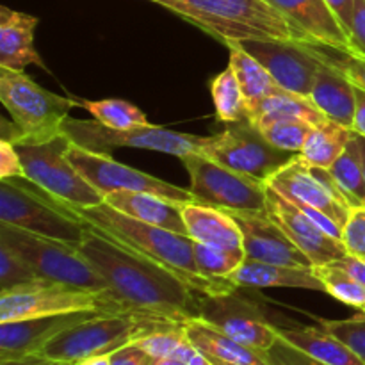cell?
<instances>
[{
	"label": "cell",
	"mask_w": 365,
	"mask_h": 365,
	"mask_svg": "<svg viewBox=\"0 0 365 365\" xmlns=\"http://www.w3.org/2000/svg\"><path fill=\"white\" fill-rule=\"evenodd\" d=\"M356 88V109H355V120H353L351 130L356 132L359 135L365 138V89Z\"/></svg>",
	"instance_id": "cell-49"
},
{
	"label": "cell",
	"mask_w": 365,
	"mask_h": 365,
	"mask_svg": "<svg viewBox=\"0 0 365 365\" xmlns=\"http://www.w3.org/2000/svg\"><path fill=\"white\" fill-rule=\"evenodd\" d=\"M273 116L302 118V120L312 123L314 127L319 125L321 121L328 120V118L317 109V106L312 102L310 96L287 91V89L284 88H278L277 91L271 93L267 98H264L262 102L257 103L253 109L248 110V121H252V123H257V121L264 120V118Z\"/></svg>",
	"instance_id": "cell-30"
},
{
	"label": "cell",
	"mask_w": 365,
	"mask_h": 365,
	"mask_svg": "<svg viewBox=\"0 0 365 365\" xmlns=\"http://www.w3.org/2000/svg\"><path fill=\"white\" fill-rule=\"evenodd\" d=\"M180 160L191 178L189 191L196 202L230 212L266 210L267 185L264 180L230 170L202 153H187Z\"/></svg>",
	"instance_id": "cell-10"
},
{
	"label": "cell",
	"mask_w": 365,
	"mask_h": 365,
	"mask_svg": "<svg viewBox=\"0 0 365 365\" xmlns=\"http://www.w3.org/2000/svg\"><path fill=\"white\" fill-rule=\"evenodd\" d=\"M210 96H212L214 109L217 121L223 123H237L248 120V106L245 95L239 86L237 77L230 66L217 73L209 82Z\"/></svg>",
	"instance_id": "cell-33"
},
{
	"label": "cell",
	"mask_w": 365,
	"mask_h": 365,
	"mask_svg": "<svg viewBox=\"0 0 365 365\" xmlns=\"http://www.w3.org/2000/svg\"><path fill=\"white\" fill-rule=\"evenodd\" d=\"M78 107H84L93 120L103 127L114 130H130V128L148 127L152 125L146 114L134 103L127 100L106 98V100H77Z\"/></svg>",
	"instance_id": "cell-32"
},
{
	"label": "cell",
	"mask_w": 365,
	"mask_h": 365,
	"mask_svg": "<svg viewBox=\"0 0 365 365\" xmlns=\"http://www.w3.org/2000/svg\"><path fill=\"white\" fill-rule=\"evenodd\" d=\"M266 184L294 205H307L321 210L344 228L351 210L348 198L330 171L312 166L299 153L274 171Z\"/></svg>",
	"instance_id": "cell-14"
},
{
	"label": "cell",
	"mask_w": 365,
	"mask_h": 365,
	"mask_svg": "<svg viewBox=\"0 0 365 365\" xmlns=\"http://www.w3.org/2000/svg\"><path fill=\"white\" fill-rule=\"evenodd\" d=\"M178 360H182V362H185L187 365H214L212 359H209V356L205 355V353H202L200 349H196L195 346L189 342L184 344V348L180 349V353L177 355Z\"/></svg>",
	"instance_id": "cell-47"
},
{
	"label": "cell",
	"mask_w": 365,
	"mask_h": 365,
	"mask_svg": "<svg viewBox=\"0 0 365 365\" xmlns=\"http://www.w3.org/2000/svg\"><path fill=\"white\" fill-rule=\"evenodd\" d=\"M184 331L189 342L209 359L235 365H273L267 359V353L241 344L202 319L187 321Z\"/></svg>",
	"instance_id": "cell-26"
},
{
	"label": "cell",
	"mask_w": 365,
	"mask_h": 365,
	"mask_svg": "<svg viewBox=\"0 0 365 365\" xmlns=\"http://www.w3.org/2000/svg\"><path fill=\"white\" fill-rule=\"evenodd\" d=\"M70 143V138L61 134L38 145H14L24 163L25 178L71 209L100 205L106 202V196L73 166L68 157Z\"/></svg>",
	"instance_id": "cell-9"
},
{
	"label": "cell",
	"mask_w": 365,
	"mask_h": 365,
	"mask_svg": "<svg viewBox=\"0 0 365 365\" xmlns=\"http://www.w3.org/2000/svg\"><path fill=\"white\" fill-rule=\"evenodd\" d=\"M331 177L342 189L344 196L348 198L349 205H365V173L362 148H360L359 134L353 132L348 146L341 153L337 160L328 168Z\"/></svg>",
	"instance_id": "cell-31"
},
{
	"label": "cell",
	"mask_w": 365,
	"mask_h": 365,
	"mask_svg": "<svg viewBox=\"0 0 365 365\" xmlns=\"http://www.w3.org/2000/svg\"><path fill=\"white\" fill-rule=\"evenodd\" d=\"M360 312H364V314H365V305L362 307V309H360Z\"/></svg>",
	"instance_id": "cell-56"
},
{
	"label": "cell",
	"mask_w": 365,
	"mask_h": 365,
	"mask_svg": "<svg viewBox=\"0 0 365 365\" xmlns=\"http://www.w3.org/2000/svg\"><path fill=\"white\" fill-rule=\"evenodd\" d=\"M267 359L273 365H327L319 360L312 359L307 353L299 351L292 344H289L285 339H278L273 344V348L267 351Z\"/></svg>",
	"instance_id": "cell-41"
},
{
	"label": "cell",
	"mask_w": 365,
	"mask_h": 365,
	"mask_svg": "<svg viewBox=\"0 0 365 365\" xmlns=\"http://www.w3.org/2000/svg\"><path fill=\"white\" fill-rule=\"evenodd\" d=\"M180 210L187 235L195 242L227 250L242 248V232L228 210L202 202L184 203Z\"/></svg>",
	"instance_id": "cell-23"
},
{
	"label": "cell",
	"mask_w": 365,
	"mask_h": 365,
	"mask_svg": "<svg viewBox=\"0 0 365 365\" xmlns=\"http://www.w3.org/2000/svg\"><path fill=\"white\" fill-rule=\"evenodd\" d=\"M0 245L25 260L41 280L88 291H110L106 278L81 255L77 246L0 223Z\"/></svg>",
	"instance_id": "cell-7"
},
{
	"label": "cell",
	"mask_w": 365,
	"mask_h": 365,
	"mask_svg": "<svg viewBox=\"0 0 365 365\" xmlns=\"http://www.w3.org/2000/svg\"><path fill=\"white\" fill-rule=\"evenodd\" d=\"M73 210L81 214V217L89 227L96 228L114 241L177 271L178 274L187 278L195 285L196 291L202 294H221V292H230L237 289L227 278H209L200 274L195 262L192 239L189 235H182L168 230V228L134 220V217L113 209L106 202L100 205Z\"/></svg>",
	"instance_id": "cell-2"
},
{
	"label": "cell",
	"mask_w": 365,
	"mask_h": 365,
	"mask_svg": "<svg viewBox=\"0 0 365 365\" xmlns=\"http://www.w3.org/2000/svg\"><path fill=\"white\" fill-rule=\"evenodd\" d=\"M77 250L106 278L128 314H141L180 327L200 319L202 292L177 271L93 227Z\"/></svg>",
	"instance_id": "cell-1"
},
{
	"label": "cell",
	"mask_w": 365,
	"mask_h": 365,
	"mask_svg": "<svg viewBox=\"0 0 365 365\" xmlns=\"http://www.w3.org/2000/svg\"><path fill=\"white\" fill-rule=\"evenodd\" d=\"M0 102L13 120L9 139L14 145H38L63 134L77 98L59 96L36 84L25 71L0 68Z\"/></svg>",
	"instance_id": "cell-4"
},
{
	"label": "cell",
	"mask_w": 365,
	"mask_h": 365,
	"mask_svg": "<svg viewBox=\"0 0 365 365\" xmlns=\"http://www.w3.org/2000/svg\"><path fill=\"white\" fill-rule=\"evenodd\" d=\"M342 245L351 257L365 260V205L351 207L342 228Z\"/></svg>",
	"instance_id": "cell-40"
},
{
	"label": "cell",
	"mask_w": 365,
	"mask_h": 365,
	"mask_svg": "<svg viewBox=\"0 0 365 365\" xmlns=\"http://www.w3.org/2000/svg\"><path fill=\"white\" fill-rule=\"evenodd\" d=\"M52 365H73V364H66V362H53Z\"/></svg>",
	"instance_id": "cell-55"
},
{
	"label": "cell",
	"mask_w": 365,
	"mask_h": 365,
	"mask_svg": "<svg viewBox=\"0 0 365 365\" xmlns=\"http://www.w3.org/2000/svg\"><path fill=\"white\" fill-rule=\"evenodd\" d=\"M227 280L237 289L287 287L324 292L323 284H321V280L314 273V267L282 266V264H267L252 259H245L241 267L234 271Z\"/></svg>",
	"instance_id": "cell-24"
},
{
	"label": "cell",
	"mask_w": 365,
	"mask_h": 365,
	"mask_svg": "<svg viewBox=\"0 0 365 365\" xmlns=\"http://www.w3.org/2000/svg\"><path fill=\"white\" fill-rule=\"evenodd\" d=\"M241 45L266 66L280 88L305 96H310L317 70L327 61L316 43L260 39Z\"/></svg>",
	"instance_id": "cell-16"
},
{
	"label": "cell",
	"mask_w": 365,
	"mask_h": 365,
	"mask_svg": "<svg viewBox=\"0 0 365 365\" xmlns=\"http://www.w3.org/2000/svg\"><path fill=\"white\" fill-rule=\"evenodd\" d=\"M56 360H50L43 353H31V355L13 356V359L0 360V365H52Z\"/></svg>",
	"instance_id": "cell-50"
},
{
	"label": "cell",
	"mask_w": 365,
	"mask_h": 365,
	"mask_svg": "<svg viewBox=\"0 0 365 365\" xmlns=\"http://www.w3.org/2000/svg\"><path fill=\"white\" fill-rule=\"evenodd\" d=\"M212 362H214V365H235V364H228V362H221V360H214V359H212Z\"/></svg>",
	"instance_id": "cell-54"
},
{
	"label": "cell",
	"mask_w": 365,
	"mask_h": 365,
	"mask_svg": "<svg viewBox=\"0 0 365 365\" xmlns=\"http://www.w3.org/2000/svg\"><path fill=\"white\" fill-rule=\"evenodd\" d=\"M63 134L77 145L95 152L109 153L114 148H139L168 153L178 159L187 153H198L205 141L203 135L182 134L157 125L130 128V130H114L103 127L96 120L84 121L71 116H68L63 123Z\"/></svg>",
	"instance_id": "cell-11"
},
{
	"label": "cell",
	"mask_w": 365,
	"mask_h": 365,
	"mask_svg": "<svg viewBox=\"0 0 365 365\" xmlns=\"http://www.w3.org/2000/svg\"><path fill=\"white\" fill-rule=\"evenodd\" d=\"M327 6L330 7L331 13L335 14V18L339 20V24L344 27V31L348 32L351 29V20H353V11H355V0H324Z\"/></svg>",
	"instance_id": "cell-46"
},
{
	"label": "cell",
	"mask_w": 365,
	"mask_h": 365,
	"mask_svg": "<svg viewBox=\"0 0 365 365\" xmlns=\"http://www.w3.org/2000/svg\"><path fill=\"white\" fill-rule=\"evenodd\" d=\"M351 135V128L344 127L337 121L324 120L312 128L299 155L312 166L328 170L344 152Z\"/></svg>",
	"instance_id": "cell-29"
},
{
	"label": "cell",
	"mask_w": 365,
	"mask_h": 365,
	"mask_svg": "<svg viewBox=\"0 0 365 365\" xmlns=\"http://www.w3.org/2000/svg\"><path fill=\"white\" fill-rule=\"evenodd\" d=\"M202 155L253 178L266 182L298 153H289L271 145L252 121L228 123L220 134L205 138Z\"/></svg>",
	"instance_id": "cell-12"
},
{
	"label": "cell",
	"mask_w": 365,
	"mask_h": 365,
	"mask_svg": "<svg viewBox=\"0 0 365 365\" xmlns=\"http://www.w3.org/2000/svg\"><path fill=\"white\" fill-rule=\"evenodd\" d=\"M110 355L113 353H107V355H96V356H89V359L78 360L73 365H110Z\"/></svg>",
	"instance_id": "cell-51"
},
{
	"label": "cell",
	"mask_w": 365,
	"mask_h": 365,
	"mask_svg": "<svg viewBox=\"0 0 365 365\" xmlns=\"http://www.w3.org/2000/svg\"><path fill=\"white\" fill-rule=\"evenodd\" d=\"M25 178V168L18 148L9 139H0V180Z\"/></svg>",
	"instance_id": "cell-42"
},
{
	"label": "cell",
	"mask_w": 365,
	"mask_h": 365,
	"mask_svg": "<svg viewBox=\"0 0 365 365\" xmlns=\"http://www.w3.org/2000/svg\"><path fill=\"white\" fill-rule=\"evenodd\" d=\"M86 310L128 314L113 291H88L57 282L38 280L0 292V323Z\"/></svg>",
	"instance_id": "cell-8"
},
{
	"label": "cell",
	"mask_w": 365,
	"mask_h": 365,
	"mask_svg": "<svg viewBox=\"0 0 365 365\" xmlns=\"http://www.w3.org/2000/svg\"><path fill=\"white\" fill-rule=\"evenodd\" d=\"M71 141V139H70ZM68 157L73 166L81 171L82 177L103 196L113 191H132V192H152L177 203L196 202L195 195L189 189L164 182L160 178L139 171L135 168L114 160L109 153L88 150L77 143H70Z\"/></svg>",
	"instance_id": "cell-13"
},
{
	"label": "cell",
	"mask_w": 365,
	"mask_h": 365,
	"mask_svg": "<svg viewBox=\"0 0 365 365\" xmlns=\"http://www.w3.org/2000/svg\"><path fill=\"white\" fill-rule=\"evenodd\" d=\"M152 365H187L178 359H153Z\"/></svg>",
	"instance_id": "cell-52"
},
{
	"label": "cell",
	"mask_w": 365,
	"mask_h": 365,
	"mask_svg": "<svg viewBox=\"0 0 365 365\" xmlns=\"http://www.w3.org/2000/svg\"><path fill=\"white\" fill-rule=\"evenodd\" d=\"M0 223L78 246L89 225L77 210L52 198L27 178L0 180Z\"/></svg>",
	"instance_id": "cell-5"
},
{
	"label": "cell",
	"mask_w": 365,
	"mask_h": 365,
	"mask_svg": "<svg viewBox=\"0 0 365 365\" xmlns=\"http://www.w3.org/2000/svg\"><path fill=\"white\" fill-rule=\"evenodd\" d=\"M227 48L230 53L228 66L237 77L248 110L280 88L266 66L257 57H253L241 43H228Z\"/></svg>",
	"instance_id": "cell-28"
},
{
	"label": "cell",
	"mask_w": 365,
	"mask_h": 365,
	"mask_svg": "<svg viewBox=\"0 0 365 365\" xmlns=\"http://www.w3.org/2000/svg\"><path fill=\"white\" fill-rule=\"evenodd\" d=\"M314 273L323 284L324 292L335 298L344 305L353 309H362L365 305V287L360 285L337 260L323 264V266H314Z\"/></svg>",
	"instance_id": "cell-35"
},
{
	"label": "cell",
	"mask_w": 365,
	"mask_h": 365,
	"mask_svg": "<svg viewBox=\"0 0 365 365\" xmlns=\"http://www.w3.org/2000/svg\"><path fill=\"white\" fill-rule=\"evenodd\" d=\"M285 18L302 29L312 43L324 48L349 52L351 41L324 0H266Z\"/></svg>",
	"instance_id": "cell-20"
},
{
	"label": "cell",
	"mask_w": 365,
	"mask_h": 365,
	"mask_svg": "<svg viewBox=\"0 0 365 365\" xmlns=\"http://www.w3.org/2000/svg\"><path fill=\"white\" fill-rule=\"evenodd\" d=\"M200 319L241 344L267 353L280 339L259 303L241 296L237 289L221 294H200Z\"/></svg>",
	"instance_id": "cell-15"
},
{
	"label": "cell",
	"mask_w": 365,
	"mask_h": 365,
	"mask_svg": "<svg viewBox=\"0 0 365 365\" xmlns=\"http://www.w3.org/2000/svg\"><path fill=\"white\" fill-rule=\"evenodd\" d=\"M253 125L262 132V135L271 145L289 153H302L314 128V125L309 121L292 116L264 118Z\"/></svg>",
	"instance_id": "cell-34"
},
{
	"label": "cell",
	"mask_w": 365,
	"mask_h": 365,
	"mask_svg": "<svg viewBox=\"0 0 365 365\" xmlns=\"http://www.w3.org/2000/svg\"><path fill=\"white\" fill-rule=\"evenodd\" d=\"M38 280H41V278L21 257L11 252L7 246L0 245V292L11 291L14 287Z\"/></svg>",
	"instance_id": "cell-38"
},
{
	"label": "cell",
	"mask_w": 365,
	"mask_h": 365,
	"mask_svg": "<svg viewBox=\"0 0 365 365\" xmlns=\"http://www.w3.org/2000/svg\"><path fill=\"white\" fill-rule=\"evenodd\" d=\"M321 327L344 342L353 353L365 360V314L360 312L349 319L328 321L319 319Z\"/></svg>",
	"instance_id": "cell-39"
},
{
	"label": "cell",
	"mask_w": 365,
	"mask_h": 365,
	"mask_svg": "<svg viewBox=\"0 0 365 365\" xmlns=\"http://www.w3.org/2000/svg\"><path fill=\"white\" fill-rule=\"evenodd\" d=\"M173 327L180 324L141 314H100L57 335L41 353L56 362L75 364L89 356L114 353L152 331Z\"/></svg>",
	"instance_id": "cell-6"
},
{
	"label": "cell",
	"mask_w": 365,
	"mask_h": 365,
	"mask_svg": "<svg viewBox=\"0 0 365 365\" xmlns=\"http://www.w3.org/2000/svg\"><path fill=\"white\" fill-rule=\"evenodd\" d=\"M277 331L289 344L327 365H365V360L323 327H277Z\"/></svg>",
	"instance_id": "cell-27"
},
{
	"label": "cell",
	"mask_w": 365,
	"mask_h": 365,
	"mask_svg": "<svg viewBox=\"0 0 365 365\" xmlns=\"http://www.w3.org/2000/svg\"><path fill=\"white\" fill-rule=\"evenodd\" d=\"M102 310H86V312L56 314V316L34 317L0 323V360L13 356L41 353L50 341L70 330L71 327L100 316Z\"/></svg>",
	"instance_id": "cell-19"
},
{
	"label": "cell",
	"mask_w": 365,
	"mask_h": 365,
	"mask_svg": "<svg viewBox=\"0 0 365 365\" xmlns=\"http://www.w3.org/2000/svg\"><path fill=\"white\" fill-rule=\"evenodd\" d=\"M38 18L21 11L0 7V68L24 71L34 66L46 70L34 46V31Z\"/></svg>",
	"instance_id": "cell-22"
},
{
	"label": "cell",
	"mask_w": 365,
	"mask_h": 365,
	"mask_svg": "<svg viewBox=\"0 0 365 365\" xmlns=\"http://www.w3.org/2000/svg\"><path fill=\"white\" fill-rule=\"evenodd\" d=\"M341 264V267H344L360 285L365 287V260L359 259V257H351V255H346L342 259L337 260Z\"/></svg>",
	"instance_id": "cell-48"
},
{
	"label": "cell",
	"mask_w": 365,
	"mask_h": 365,
	"mask_svg": "<svg viewBox=\"0 0 365 365\" xmlns=\"http://www.w3.org/2000/svg\"><path fill=\"white\" fill-rule=\"evenodd\" d=\"M349 41H351L349 52L365 57V0H355V11H353L351 29H349Z\"/></svg>",
	"instance_id": "cell-43"
},
{
	"label": "cell",
	"mask_w": 365,
	"mask_h": 365,
	"mask_svg": "<svg viewBox=\"0 0 365 365\" xmlns=\"http://www.w3.org/2000/svg\"><path fill=\"white\" fill-rule=\"evenodd\" d=\"M185 342H187V335H185L184 327H173L152 331L138 339L135 344L145 349L152 359H177Z\"/></svg>",
	"instance_id": "cell-37"
},
{
	"label": "cell",
	"mask_w": 365,
	"mask_h": 365,
	"mask_svg": "<svg viewBox=\"0 0 365 365\" xmlns=\"http://www.w3.org/2000/svg\"><path fill=\"white\" fill-rule=\"evenodd\" d=\"M310 98L331 121L351 128L356 109V88L339 66L337 59L327 56L314 78Z\"/></svg>",
	"instance_id": "cell-21"
},
{
	"label": "cell",
	"mask_w": 365,
	"mask_h": 365,
	"mask_svg": "<svg viewBox=\"0 0 365 365\" xmlns=\"http://www.w3.org/2000/svg\"><path fill=\"white\" fill-rule=\"evenodd\" d=\"M152 356L145 349L139 348L135 342L116 349L110 355V365H152Z\"/></svg>",
	"instance_id": "cell-45"
},
{
	"label": "cell",
	"mask_w": 365,
	"mask_h": 365,
	"mask_svg": "<svg viewBox=\"0 0 365 365\" xmlns=\"http://www.w3.org/2000/svg\"><path fill=\"white\" fill-rule=\"evenodd\" d=\"M337 63L353 84L365 89V57L353 52H341Z\"/></svg>",
	"instance_id": "cell-44"
},
{
	"label": "cell",
	"mask_w": 365,
	"mask_h": 365,
	"mask_svg": "<svg viewBox=\"0 0 365 365\" xmlns=\"http://www.w3.org/2000/svg\"><path fill=\"white\" fill-rule=\"evenodd\" d=\"M230 214L242 232L246 259L292 267H314L309 257L284 234V230L267 216L266 210Z\"/></svg>",
	"instance_id": "cell-18"
},
{
	"label": "cell",
	"mask_w": 365,
	"mask_h": 365,
	"mask_svg": "<svg viewBox=\"0 0 365 365\" xmlns=\"http://www.w3.org/2000/svg\"><path fill=\"white\" fill-rule=\"evenodd\" d=\"M205 31L217 41L245 43L260 39H312L266 0H150Z\"/></svg>",
	"instance_id": "cell-3"
},
{
	"label": "cell",
	"mask_w": 365,
	"mask_h": 365,
	"mask_svg": "<svg viewBox=\"0 0 365 365\" xmlns=\"http://www.w3.org/2000/svg\"><path fill=\"white\" fill-rule=\"evenodd\" d=\"M106 203L134 220L168 228L177 234L187 235V227L182 217V203L171 202L152 192L113 191L106 195Z\"/></svg>",
	"instance_id": "cell-25"
},
{
	"label": "cell",
	"mask_w": 365,
	"mask_h": 365,
	"mask_svg": "<svg viewBox=\"0 0 365 365\" xmlns=\"http://www.w3.org/2000/svg\"><path fill=\"white\" fill-rule=\"evenodd\" d=\"M359 141H360V148H362V160H364V173H365V138L359 135Z\"/></svg>",
	"instance_id": "cell-53"
},
{
	"label": "cell",
	"mask_w": 365,
	"mask_h": 365,
	"mask_svg": "<svg viewBox=\"0 0 365 365\" xmlns=\"http://www.w3.org/2000/svg\"><path fill=\"white\" fill-rule=\"evenodd\" d=\"M266 214L309 257L314 266H323L348 255L342 241L327 234L299 207L269 185L266 191Z\"/></svg>",
	"instance_id": "cell-17"
},
{
	"label": "cell",
	"mask_w": 365,
	"mask_h": 365,
	"mask_svg": "<svg viewBox=\"0 0 365 365\" xmlns=\"http://www.w3.org/2000/svg\"><path fill=\"white\" fill-rule=\"evenodd\" d=\"M192 250L200 274L209 278H228L246 259L245 248L227 250L192 241Z\"/></svg>",
	"instance_id": "cell-36"
}]
</instances>
